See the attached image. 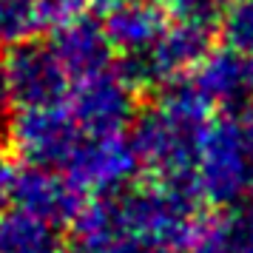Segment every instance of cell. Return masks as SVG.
Listing matches in <instances>:
<instances>
[{
    "label": "cell",
    "instance_id": "1",
    "mask_svg": "<svg viewBox=\"0 0 253 253\" xmlns=\"http://www.w3.org/2000/svg\"><path fill=\"white\" fill-rule=\"evenodd\" d=\"M211 126V105L196 94L188 77L165 83L160 97L134 114L131 148L137 154L139 171L162 182L194 179L199 145ZM196 182V179H194Z\"/></svg>",
    "mask_w": 253,
    "mask_h": 253
},
{
    "label": "cell",
    "instance_id": "2",
    "mask_svg": "<svg viewBox=\"0 0 253 253\" xmlns=\"http://www.w3.org/2000/svg\"><path fill=\"white\" fill-rule=\"evenodd\" d=\"M194 179L199 199L216 211H233L248 202L253 191V160L245 151L236 117L211 120L199 145Z\"/></svg>",
    "mask_w": 253,
    "mask_h": 253
},
{
    "label": "cell",
    "instance_id": "3",
    "mask_svg": "<svg viewBox=\"0 0 253 253\" xmlns=\"http://www.w3.org/2000/svg\"><path fill=\"white\" fill-rule=\"evenodd\" d=\"M60 171L83 196H105L131 185L139 162L128 131H83Z\"/></svg>",
    "mask_w": 253,
    "mask_h": 253
},
{
    "label": "cell",
    "instance_id": "4",
    "mask_svg": "<svg viewBox=\"0 0 253 253\" xmlns=\"http://www.w3.org/2000/svg\"><path fill=\"white\" fill-rule=\"evenodd\" d=\"M83 128L71 114L66 100L60 103H40V105H20L14 108L9 123V145L20 160L29 165H48L60 168L71 148L77 145Z\"/></svg>",
    "mask_w": 253,
    "mask_h": 253
},
{
    "label": "cell",
    "instance_id": "5",
    "mask_svg": "<svg viewBox=\"0 0 253 253\" xmlns=\"http://www.w3.org/2000/svg\"><path fill=\"white\" fill-rule=\"evenodd\" d=\"M66 103L83 131H128L137 114V91L114 66L77 80L66 94Z\"/></svg>",
    "mask_w": 253,
    "mask_h": 253
},
{
    "label": "cell",
    "instance_id": "6",
    "mask_svg": "<svg viewBox=\"0 0 253 253\" xmlns=\"http://www.w3.org/2000/svg\"><path fill=\"white\" fill-rule=\"evenodd\" d=\"M3 69H6L9 97L14 108L60 103L71 88L69 74L48 43H37V40L17 43V48L3 60Z\"/></svg>",
    "mask_w": 253,
    "mask_h": 253
},
{
    "label": "cell",
    "instance_id": "7",
    "mask_svg": "<svg viewBox=\"0 0 253 253\" xmlns=\"http://www.w3.org/2000/svg\"><path fill=\"white\" fill-rule=\"evenodd\" d=\"M85 196L69 182V176L60 168L48 165H29L12 168V188H9V205H17L46 219L51 225H71L80 213Z\"/></svg>",
    "mask_w": 253,
    "mask_h": 253
},
{
    "label": "cell",
    "instance_id": "8",
    "mask_svg": "<svg viewBox=\"0 0 253 253\" xmlns=\"http://www.w3.org/2000/svg\"><path fill=\"white\" fill-rule=\"evenodd\" d=\"M48 46L63 63L71 85L88 74L114 66V48L105 37V29L85 12L71 14L60 26H54Z\"/></svg>",
    "mask_w": 253,
    "mask_h": 253
},
{
    "label": "cell",
    "instance_id": "9",
    "mask_svg": "<svg viewBox=\"0 0 253 253\" xmlns=\"http://www.w3.org/2000/svg\"><path fill=\"white\" fill-rule=\"evenodd\" d=\"M196 94L211 108H219L222 114L239 117L251 105V88L245 74V54L233 48H211L208 57L191 71Z\"/></svg>",
    "mask_w": 253,
    "mask_h": 253
},
{
    "label": "cell",
    "instance_id": "10",
    "mask_svg": "<svg viewBox=\"0 0 253 253\" xmlns=\"http://www.w3.org/2000/svg\"><path fill=\"white\" fill-rule=\"evenodd\" d=\"M168 17L154 0H128L111 12H105V37L114 48V57L137 54L151 48L168 29Z\"/></svg>",
    "mask_w": 253,
    "mask_h": 253
},
{
    "label": "cell",
    "instance_id": "11",
    "mask_svg": "<svg viewBox=\"0 0 253 253\" xmlns=\"http://www.w3.org/2000/svg\"><path fill=\"white\" fill-rule=\"evenodd\" d=\"M57 225L17 205L0 208V253H57Z\"/></svg>",
    "mask_w": 253,
    "mask_h": 253
},
{
    "label": "cell",
    "instance_id": "12",
    "mask_svg": "<svg viewBox=\"0 0 253 253\" xmlns=\"http://www.w3.org/2000/svg\"><path fill=\"white\" fill-rule=\"evenodd\" d=\"M216 29L228 48L239 54L253 51V0H233L228 9H222Z\"/></svg>",
    "mask_w": 253,
    "mask_h": 253
},
{
    "label": "cell",
    "instance_id": "13",
    "mask_svg": "<svg viewBox=\"0 0 253 253\" xmlns=\"http://www.w3.org/2000/svg\"><path fill=\"white\" fill-rule=\"evenodd\" d=\"M168 20L176 23H205L216 26L225 9V0H154Z\"/></svg>",
    "mask_w": 253,
    "mask_h": 253
},
{
    "label": "cell",
    "instance_id": "14",
    "mask_svg": "<svg viewBox=\"0 0 253 253\" xmlns=\"http://www.w3.org/2000/svg\"><path fill=\"white\" fill-rule=\"evenodd\" d=\"M176 253H233L225 236V216H202L194 236L185 242Z\"/></svg>",
    "mask_w": 253,
    "mask_h": 253
},
{
    "label": "cell",
    "instance_id": "15",
    "mask_svg": "<svg viewBox=\"0 0 253 253\" xmlns=\"http://www.w3.org/2000/svg\"><path fill=\"white\" fill-rule=\"evenodd\" d=\"M236 213L225 216V236L233 253H253V211L251 208H233Z\"/></svg>",
    "mask_w": 253,
    "mask_h": 253
},
{
    "label": "cell",
    "instance_id": "16",
    "mask_svg": "<svg viewBox=\"0 0 253 253\" xmlns=\"http://www.w3.org/2000/svg\"><path fill=\"white\" fill-rule=\"evenodd\" d=\"M236 120H239V134H242V142H245V151L253 160V108L248 105Z\"/></svg>",
    "mask_w": 253,
    "mask_h": 253
},
{
    "label": "cell",
    "instance_id": "17",
    "mask_svg": "<svg viewBox=\"0 0 253 253\" xmlns=\"http://www.w3.org/2000/svg\"><path fill=\"white\" fill-rule=\"evenodd\" d=\"M12 105V97H9V80H6V69H3V60H0V114Z\"/></svg>",
    "mask_w": 253,
    "mask_h": 253
},
{
    "label": "cell",
    "instance_id": "18",
    "mask_svg": "<svg viewBox=\"0 0 253 253\" xmlns=\"http://www.w3.org/2000/svg\"><path fill=\"white\" fill-rule=\"evenodd\" d=\"M9 168V139L0 134V171Z\"/></svg>",
    "mask_w": 253,
    "mask_h": 253
},
{
    "label": "cell",
    "instance_id": "19",
    "mask_svg": "<svg viewBox=\"0 0 253 253\" xmlns=\"http://www.w3.org/2000/svg\"><path fill=\"white\" fill-rule=\"evenodd\" d=\"M245 74H248V88H251V94H253V51L245 54Z\"/></svg>",
    "mask_w": 253,
    "mask_h": 253
},
{
    "label": "cell",
    "instance_id": "20",
    "mask_svg": "<svg viewBox=\"0 0 253 253\" xmlns=\"http://www.w3.org/2000/svg\"><path fill=\"white\" fill-rule=\"evenodd\" d=\"M57 253H97V251H91V248H88V245H83V242H77V245H74V248H66V251H63V248H60Z\"/></svg>",
    "mask_w": 253,
    "mask_h": 253
},
{
    "label": "cell",
    "instance_id": "21",
    "mask_svg": "<svg viewBox=\"0 0 253 253\" xmlns=\"http://www.w3.org/2000/svg\"><path fill=\"white\" fill-rule=\"evenodd\" d=\"M242 208V205H239ZM245 208H251V211H253V191H251V196H248V202H245Z\"/></svg>",
    "mask_w": 253,
    "mask_h": 253
}]
</instances>
